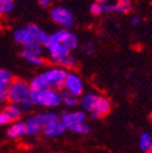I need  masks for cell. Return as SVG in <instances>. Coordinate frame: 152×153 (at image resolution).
Segmentation results:
<instances>
[{"mask_svg": "<svg viewBox=\"0 0 152 153\" xmlns=\"http://www.w3.org/2000/svg\"><path fill=\"white\" fill-rule=\"evenodd\" d=\"M150 153H152V151H151V152H150Z\"/></svg>", "mask_w": 152, "mask_h": 153, "instance_id": "obj_37", "label": "cell"}, {"mask_svg": "<svg viewBox=\"0 0 152 153\" xmlns=\"http://www.w3.org/2000/svg\"><path fill=\"white\" fill-rule=\"evenodd\" d=\"M112 110V105H111V101L105 97H100V99L98 100L97 105L95 108V112L100 116V118L105 117L111 113ZM94 112V111H93Z\"/></svg>", "mask_w": 152, "mask_h": 153, "instance_id": "obj_15", "label": "cell"}, {"mask_svg": "<svg viewBox=\"0 0 152 153\" xmlns=\"http://www.w3.org/2000/svg\"><path fill=\"white\" fill-rule=\"evenodd\" d=\"M30 85L22 79H14L9 87L10 102L15 104H22L30 98Z\"/></svg>", "mask_w": 152, "mask_h": 153, "instance_id": "obj_2", "label": "cell"}, {"mask_svg": "<svg viewBox=\"0 0 152 153\" xmlns=\"http://www.w3.org/2000/svg\"><path fill=\"white\" fill-rule=\"evenodd\" d=\"M66 128L63 126L61 121H57L55 123L49 124L43 128V134L46 137H59L66 132Z\"/></svg>", "mask_w": 152, "mask_h": 153, "instance_id": "obj_13", "label": "cell"}, {"mask_svg": "<svg viewBox=\"0 0 152 153\" xmlns=\"http://www.w3.org/2000/svg\"><path fill=\"white\" fill-rule=\"evenodd\" d=\"M38 119H39L42 126L46 127V126H49V124L55 123V122L60 121V116L54 112H44L40 113L37 115Z\"/></svg>", "mask_w": 152, "mask_h": 153, "instance_id": "obj_21", "label": "cell"}, {"mask_svg": "<svg viewBox=\"0 0 152 153\" xmlns=\"http://www.w3.org/2000/svg\"><path fill=\"white\" fill-rule=\"evenodd\" d=\"M2 110L7 113V116L10 117V119L12 120V122L19 121V119L22 116V112L20 110V106L18 104H15V103L10 102L9 104L5 105Z\"/></svg>", "mask_w": 152, "mask_h": 153, "instance_id": "obj_17", "label": "cell"}, {"mask_svg": "<svg viewBox=\"0 0 152 153\" xmlns=\"http://www.w3.org/2000/svg\"><path fill=\"white\" fill-rule=\"evenodd\" d=\"M7 135L10 138H20V137L27 136L28 132H27L26 122L19 120V121L11 123L7 131Z\"/></svg>", "mask_w": 152, "mask_h": 153, "instance_id": "obj_12", "label": "cell"}, {"mask_svg": "<svg viewBox=\"0 0 152 153\" xmlns=\"http://www.w3.org/2000/svg\"><path fill=\"white\" fill-rule=\"evenodd\" d=\"M64 91H68L75 97H80L83 95L84 84L81 76L76 72H68L67 78L64 82Z\"/></svg>", "mask_w": 152, "mask_h": 153, "instance_id": "obj_6", "label": "cell"}, {"mask_svg": "<svg viewBox=\"0 0 152 153\" xmlns=\"http://www.w3.org/2000/svg\"><path fill=\"white\" fill-rule=\"evenodd\" d=\"M15 7L14 0H0V14L7 15L11 13Z\"/></svg>", "mask_w": 152, "mask_h": 153, "instance_id": "obj_24", "label": "cell"}, {"mask_svg": "<svg viewBox=\"0 0 152 153\" xmlns=\"http://www.w3.org/2000/svg\"><path fill=\"white\" fill-rule=\"evenodd\" d=\"M140 22H142V18H140V16H138V15H134V16L131 18V25L133 27H136V26H138V25H140Z\"/></svg>", "mask_w": 152, "mask_h": 153, "instance_id": "obj_34", "label": "cell"}, {"mask_svg": "<svg viewBox=\"0 0 152 153\" xmlns=\"http://www.w3.org/2000/svg\"><path fill=\"white\" fill-rule=\"evenodd\" d=\"M29 100L33 103V105L54 108L62 103V97H61V93L55 88H47L43 91L31 89Z\"/></svg>", "mask_w": 152, "mask_h": 153, "instance_id": "obj_1", "label": "cell"}, {"mask_svg": "<svg viewBox=\"0 0 152 153\" xmlns=\"http://www.w3.org/2000/svg\"><path fill=\"white\" fill-rule=\"evenodd\" d=\"M132 9V3L130 0H118L114 4H103L102 11L104 13H119V14H127Z\"/></svg>", "mask_w": 152, "mask_h": 153, "instance_id": "obj_10", "label": "cell"}, {"mask_svg": "<svg viewBox=\"0 0 152 153\" xmlns=\"http://www.w3.org/2000/svg\"><path fill=\"white\" fill-rule=\"evenodd\" d=\"M101 96L98 95L95 91H88L82 95V98L80 100V104L82 106L83 110H85V112H93L95 111L96 105H97L98 100L100 99Z\"/></svg>", "mask_w": 152, "mask_h": 153, "instance_id": "obj_11", "label": "cell"}, {"mask_svg": "<svg viewBox=\"0 0 152 153\" xmlns=\"http://www.w3.org/2000/svg\"><path fill=\"white\" fill-rule=\"evenodd\" d=\"M46 48H47L48 52H49L51 60L54 61L55 63H57L59 61L63 60L64 57L70 55L69 54L70 51H69L63 44L54 43V42L50 41V43L46 46Z\"/></svg>", "mask_w": 152, "mask_h": 153, "instance_id": "obj_9", "label": "cell"}, {"mask_svg": "<svg viewBox=\"0 0 152 153\" xmlns=\"http://www.w3.org/2000/svg\"><path fill=\"white\" fill-rule=\"evenodd\" d=\"M90 13L95 16H99L100 14H102V4H100L98 2H94L93 4L90 5Z\"/></svg>", "mask_w": 152, "mask_h": 153, "instance_id": "obj_28", "label": "cell"}, {"mask_svg": "<svg viewBox=\"0 0 152 153\" xmlns=\"http://www.w3.org/2000/svg\"><path fill=\"white\" fill-rule=\"evenodd\" d=\"M89 116H90V119H94V120H98L100 119V116L97 114V113L94 111V112H90L89 113Z\"/></svg>", "mask_w": 152, "mask_h": 153, "instance_id": "obj_35", "label": "cell"}, {"mask_svg": "<svg viewBox=\"0 0 152 153\" xmlns=\"http://www.w3.org/2000/svg\"><path fill=\"white\" fill-rule=\"evenodd\" d=\"M51 42L63 44L69 51L76 50L79 46V38L67 29H60L51 34Z\"/></svg>", "mask_w": 152, "mask_h": 153, "instance_id": "obj_4", "label": "cell"}, {"mask_svg": "<svg viewBox=\"0 0 152 153\" xmlns=\"http://www.w3.org/2000/svg\"><path fill=\"white\" fill-rule=\"evenodd\" d=\"M86 115L83 111H72V112H63L60 115V121L62 122L66 129H70L76 124L85 122Z\"/></svg>", "mask_w": 152, "mask_h": 153, "instance_id": "obj_7", "label": "cell"}, {"mask_svg": "<svg viewBox=\"0 0 152 153\" xmlns=\"http://www.w3.org/2000/svg\"><path fill=\"white\" fill-rule=\"evenodd\" d=\"M50 17L54 24L62 27V29L72 28L75 24V18L72 11L65 7H55L51 10Z\"/></svg>", "mask_w": 152, "mask_h": 153, "instance_id": "obj_3", "label": "cell"}, {"mask_svg": "<svg viewBox=\"0 0 152 153\" xmlns=\"http://www.w3.org/2000/svg\"><path fill=\"white\" fill-rule=\"evenodd\" d=\"M57 64L59 65V67H62V68L67 70V69H72V68H75L77 65V61L75 60V57H72V55H68V56L64 57L63 60L59 61Z\"/></svg>", "mask_w": 152, "mask_h": 153, "instance_id": "obj_26", "label": "cell"}, {"mask_svg": "<svg viewBox=\"0 0 152 153\" xmlns=\"http://www.w3.org/2000/svg\"><path fill=\"white\" fill-rule=\"evenodd\" d=\"M19 55H20L22 59H24L25 61H27L31 65H34V66H43L45 64V61H44V59L42 56H32V55L25 54L24 52H20Z\"/></svg>", "mask_w": 152, "mask_h": 153, "instance_id": "obj_25", "label": "cell"}, {"mask_svg": "<svg viewBox=\"0 0 152 153\" xmlns=\"http://www.w3.org/2000/svg\"><path fill=\"white\" fill-rule=\"evenodd\" d=\"M22 48H24L22 52L25 54L32 55V56H42V53H43V46L34 41L29 42Z\"/></svg>", "mask_w": 152, "mask_h": 153, "instance_id": "obj_19", "label": "cell"}, {"mask_svg": "<svg viewBox=\"0 0 152 153\" xmlns=\"http://www.w3.org/2000/svg\"><path fill=\"white\" fill-rule=\"evenodd\" d=\"M107 1L109 0H96V2H98V3H100V4H107Z\"/></svg>", "mask_w": 152, "mask_h": 153, "instance_id": "obj_36", "label": "cell"}, {"mask_svg": "<svg viewBox=\"0 0 152 153\" xmlns=\"http://www.w3.org/2000/svg\"><path fill=\"white\" fill-rule=\"evenodd\" d=\"M13 37H14V41L19 45H22V47L26 44H28L29 42L32 41L31 35H30L27 28H19L15 30L14 33H13Z\"/></svg>", "mask_w": 152, "mask_h": 153, "instance_id": "obj_18", "label": "cell"}, {"mask_svg": "<svg viewBox=\"0 0 152 153\" xmlns=\"http://www.w3.org/2000/svg\"><path fill=\"white\" fill-rule=\"evenodd\" d=\"M138 146L140 150L145 153H150L152 151V135L148 132H143L140 134Z\"/></svg>", "mask_w": 152, "mask_h": 153, "instance_id": "obj_20", "label": "cell"}, {"mask_svg": "<svg viewBox=\"0 0 152 153\" xmlns=\"http://www.w3.org/2000/svg\"><path fill=\"white\" fill-rule=\"evenodd\" d=\"M19 106H20V110H22V113H26V112H29V111L32 110V108H33V103H32L30 100H28V101H25V102L22 103V104H19Z\"/></svg>", "mask_w": 152, "mask_h": 153, "instance_id": "obj_31", "label": "cell"}, {"mask_svg": "<svg viewBox=\"0 0 152 153\" xmlns=\"http://www.w3.org/2000/svg\"><path fill=\"white\" fill-rule=\"evenodd\" d=\"M84 51H85L86 55L88 56H92V55L95 53V46L92 42H87V43L84 45Z\"/></svg>", "mask_w": 152, "mask_h": 153, "instance_id": "obj_30", "label": "cell"}, {"mask_svg": "<svg viewBox=\"0 0 152 153\" xmlns=\"http://www.w3.org/2000/svg\"><path fill=\"white\" fill-rule=\"evenodd\" d=\"M26 28L28 29L29 33L31 35L32 41L40 44L42 46H45L46 47L50 43V41H51V35H49L47 32L44 31L43 29H40L37 25L29 24Z\"/></svg>", "mask_w": 152, "mask_h": 153, "instance_id": "obj_8", "label": "cell"}, {"mask_svg": "<svg viewBox=\"0 0 152 153\" xmlns=\"http://www.w3.org/2000/svg\"><path fill=\"white\" fill-rule=\"evenodd\" d=\"M29 85H30V88L32 91H43V89L51 88L44 74H39L34 76L31 80V82L29 83Z\"/></svg>", "mask_w": 152, "mask_h": 153, "instance_id": "obj_16", "label": "cell"}, {"mask_svg": "<svg viewBox=\"0 0 152 153\" xmlns=\"http://www.w3.org/2000/svg\"><path fill=\"white\" fill-rule=\"evenodd\" d=\"M10 102L9 98V89L7 91H0V103H7Z\"/></svg>", "mask_w": 152, "mask_h": 153, "instance_id": "obj_32", "label": "cell"}, {"mask_svg": "<svg viewBox=\"0 0 152 153\" xmlns=\"http://www.w3.org/2000/svg\"><path fill=\"white\" fill-rule=\"evenodd\" d=\"M13 76L11 71L7 69H3L0 68V91H7L13 82Z\"/></svg>", "mask_w": 152, "mask_h": 153, "instance_id": "obj_22", "label": "cell"}, {"mask_svg": "<svg viewBox=\"0 0 152 153\" xmlns=\"http://www.w3.org/2000/svg\"><path fill=\"white\" fill-rule=\"evenodd\" d=\"M61 97H62V103H64L67 108H76L77 105L80 104V100L78 99V97H75L64 89L61 91Z\"/></svg>", "mask_w": 152, "mask_h": 153, "instance_id": "obj_23", "label": "cell"}, {"mask_svg": "<svg viewBox=\"0 0 152 153\" xmlns=\"http://www.w3.org/2000/svg\"><path fill=\"white\" fill-rule=\"evenodd\" d=\"M25 122H26L28 135H30V136H35V135H38L40 132L43 131V126H42V123H40L39 119H38V117H37V115L29 117Z\"/></svg>", "mask_w": 152, "mask_h": 153, "instance_id": "obj_14", "label": "cell"}, {"mask_svg": "<svg viewBox=\"0 0 152 153\" xmlns=\"http://www.w3.org/2000/svg\"><path fill=\"white\" fill-rule=\"evenodd\" d=\"M69 130L76 134H80V135H86V134H88L90 132L89 126L86 122H81L79 124H76V126H74Z\"/></svg>", "mask_w": 152, "mask_h": 153, "instance_id": "obj_27", "label": "cell"}, {"mask_svg": "<svg viewBox=\"0 0 152 153\" xmlns=\"http://www.w3.org/2000/svg\"><path fill=\"white\" fill-rule=\"evenodd\" d=\"M13 123L12 120L10 119L7 114L3 110L0 111V126H5V124H11Z\"/></svg>", "mask_w": 152, "mask_h": 153, "instance_id": "obj_29", "label": "cell"}, {"mask_svg": "<svg viewBox=\"0 0 152 153\" xmlns=\"http://www.w3.org/2000/svg\"><path fill=\"white\" fill-rule=\"evenodd\" d=\"M45 78L47 79L51 88H61L64 86V82L67 78L68 71L62 67H54V68H50L43 72Z\"/></svg>", "mask_w": 152, "mask_h": 153, "instance_id": "obj_5", "label": "cell"}, {"mask_svg": "<svg viewBox=\"0 0 152 153\" xmlns=\"http://www.w3.org/2000/svg\"><path fill=\"white\" fill-rule=\"evenodd\" d=\"M37 3L40 7H43V9H47L51 5L52 3V0H37Z\"/></svg>", "mask_w": 152, "mask_h": 153, "instance_id": "obj_33", "label": "cell"}]
</instances>
